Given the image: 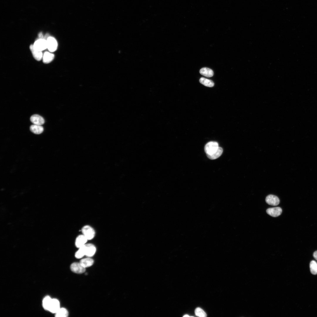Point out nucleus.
Instances as JSON below:
<instances>
[{
  "label": "nucleus",
  "mask_w": 317,
  "mask_h": 317,
  "mask_svg": "<svg viewBox=\"0 0 317 317\" xmlns=\"http://www.w3.org/2000/svg\"><path fill=\"white\" fill-rule=\"evenodd\" d=\"M52 300V299L49 296H46L44 298L43 301V306L44 309L48 311Z\"/></svg>",
  "instance_id": "18"
},
{
  "label": "nucleus",
  "mask_w": 317,
  "mask_h": 317,
  "mask_svg": "<svg viewBox=\"0 0 317 317\" xmlns=\"http://www.w3.org/2000/svg\"><path fill=\"white\" fill-rule=\"evenodd\" d=\"M195 315L200 317H205L207 315L205 312L201 308H197L195 310Z\"/></svg>",
  "instance_id": "21"
},
{
  "label": "nucleus",
  "mask_w": 317,
  "mask_h": 317,
  "mask_svg": "<svg viewBox=\"0 0 317 317\" xmlns=\"http://www.w3.org/2000/svg\"><path fill=\"white\" fill-rule=\"evenodd\" d=\"M311 273L313 274H317V263L314 260L311 261L310 264Z\"/></svg>",
  "instance_id": "20"
},
{
  "label": "nucleus",
  "mask_w": 317,
  "mask_h": 317,
  "mask_svg": "<svg viewBox=\"0 0 317 317\" xmlns=\"http://www.w3.org/2000/svg\"><path fill=\"white\" fill-rule=\"evenodd\" d=\"M31 131L33 133L36 134H39L43 131V127L41 125L33 124L30 127Z\"/></svg>",
  "instance_id": "14"
},
{
  "label": "nucleus",
  "mask_w": 317,
  "mask_h": 317,
  "mask_svg": "<svg viewBox=\"0 0 317 317\" xmlns=\"http://www.w3.org/2000/svg\"><path fill=\"white\" fill-rule=\"evenodd\" d=\"M88 240L87 238L83 234L80 235H78L75 239V245L77 248H80L87 244Z\"/></svg>",
  "instance_id": "8"
},
{
  "label": "nucleus",
  "mask_w": 317,
  "mask_h": 317,
  "mask_svg": "<svg viewBox=\"0 0 317 317\" xmlns=\"http://www.w3.org/2000/svg\"><path fill=\"white\" fill-rule=\"evenodd\" d=\"M266 202L269 205L272 206H276L280 202L279 198L276 196L273 195H269L267 196L265 199Z\"/></svg>",
  "instance_id": "7"
},
{
  "label": "nucleus",
  "mask_w": 317,
  "mask_h": 317,
  "mask_svg": "<svg viewBox=\"0 0 317 317\" xmlns=\"http://www.w3.org/2000/svg\"><path fill=\"white\" fill-rule=\"evenodd\" d=\"M31 121L34 124L41 125L45 122L44 118L38 114H34L31 116L30 118Z\"/></svg>",
  "instance_id": "11"
},
{
  "label": "nucleus",
  "mask_w": 317,
  "mask_h": 317,
  "mask_svg": "<svg viewBox=\"0 0 317 317\" xmlns=\"http://www.w3.org/2000/svg\"><path fill=\"white\" fill-rule=\"evenodd\" d=\"M70 269L72 272L77 274H82L85 271V268L83 267L80 262L72 263L70 266Z\"/></svg>",
  "instance_id": "6"
},
{
  "label": "nucleus",
  "mask_w": 317,
  "mask_h": 317,
  "mask_svg": "<svg viewBox=\"0 0 317 317\" xmlns=\"http://www.w3.org/2000/svg\"><path fill=\"white\" fill-rule=\"evenodd\" d=\"M54 57V55L53 54L46 51L43 55V62L44 63H48L53 60Z\"/></svg>",
  "instance_id": "13"
},
{
  "label": "nucleus",
  "mask_w": 317,
  "mask_h": 317,
  "mask_svg": "<svg viewBox=\"0 0 317 317\" xmlns=\"http://www.w3.org/2000/svg\"><path fill=\"white\" fill-rule=\"evenodd\" d=\"M68 311L64 308H60L55 313V316L57 317H67L68 316Z\"/></svg>",
  "instance_id": "19"
},
{
  "label": "nucleus",
  "mask_w": 317,
  "mask_h": 317,
  "mask_svg": "<svg viewBox=\"0 0 317 317\" xmlns=\"http://www.w3.org/2000/svg\"><path fill=\"white\" fill-rule=\"evenodd\" d=\"M47 48L50 52L55 51L57 49L58 43L55 38L49 36L47 40Z\"/></svg>",
  "instance_id": "5"
},
{
  "label": "nucleus",
  "mask_w": 317,
  "mask_h": 317,
  "mask_svg": "<svg viewBox=\"0 0 317 317\" xmlns=\"http://www.w3.org/2000/svg\"><path fill=\"white\" fill-rule=\"evenodd\" d=\"M34 48L38 51H42L47 48V40L43 38H39L33 45Z\"/></svg>",
  "instance_id": "3"
},
{
  "label": "nucleus",
  "mask_w": 317,
  "mask_h": 317,
  "mask_svg": "<svg viewBox=\"0 0 317 317\" xmlns=\"http://www.w3.org/2000/svg\"><path fill=\"white\" fill-rule=\"evenodd\" d=\"M313 257L317 260V251H315L313 253Z\"/></svg>",
  "instance_id": "23"
},
{
  "label": "nucleus",
  "mask_w": 317,
  "mask_h": 317,
  "mask_svg": "<svg viewBox=\"0 0 317 317\" xmlns=\"http://www.w3.org/2000/svg\"><path fill=\"white\" fill-rule=\"evenodd\" d=\"M60 308L59 301L56 299H52L48 311L52 313H55Z\"/></svg>",
  "instance_id": "10"
},
{
  "label": "nucleus",
  "mask_w": 317,
  "mask_h": 317,
  "mask_svg": "<svg viewBox=\"0 0 317 317\" xmlns=\"http://www.w3.org/2000/svg\"><path fill=\"white\" fill-rule=\"evenodd\" d=\"M29 48L33 56L36 60L40 61L43 59V55L41 51L35 50L33 48V45H31Z\"/></svg>",
  "instance_id": "12"
},
{
  "label": "nucleus",
  "mask_w": 317,
  "mask_h": 317,
  "mask_svg": "<svg viewBox=\"0 0 317 317\" xmlns=\"http://www.w3.org/2000/svg\"><path fill=\"white\" fill-rule=\"evenodd\" d=\"M267 214L270 216L274 217H277L280 215L282 212L281 208L279 207L270 208L266 210Z\"/></svg>",
  "instance_id": "9"
},
{
  "label": "nucleus",
  "mask_w": 317,
  "mask_h": 317,
  "mask_svg": "<svg viewBox=\"0 0 317 317\" xmlns=\"http://www.w3.org/2000/svg\"><path fill=\"white\" fill-rule=\"evenodd\" d=\"M38 36L40 38H43L44 37L42 33L41 32H40L39 33Z\"/></svg>",
  "instance_id": "24"
},
{
  "label": "nucleus",
  "mask_w": 317,
  "mask_h": 317,
  "mask_svg": "<svg viewBox=\"0 0 317 317\" xmlns=\"http://www.w3.org/2000/svg\"><path fill=\"white\" fill-rule=\"evenodd\" d=\"M199 82L202 84L208 87H212L214 85V82L212 80L203 77L200 78Z\"/></svg>",
  "instance_id": "17"
},
{
  "label": "nucleus",
  "mask_w": 317,
  "mask_h": 317,
  "mask_svg": "<svg viewBox=\"0 0 317 317\" xmlns=\"http://www.w3.org/2000/svg\"><path fill=\"white\" fill-rule=\"evenodd\" d=\"M83 234L87 239L90 240L93 239L95 235V230L93 228L89 225L83 226L81 229Z\"/></svg>",
  "instance_id": "2"
},
{
  "label": "nucleus",
  "mask_w": 317,
  "mask_h": 317,
  "mask_svg": "<svg viewBox=\"0 0 317 317\" xmlns=\"http://www.w3.org/2000/svg\"><path fill=\"white\" fill-rule=\"evenodd\" d=\"M85 256L88 257L93 256L95 254L96 248L95 245L91 243H87L83 246Z\"/></svg>",
  "instance_id": "4"
},
{
  "label": "nucleus",
  "mask_w": 317,
  "mask_h": 317,
  "mask_svg": "<svg viewBox=\"0 0 317 317\" xmlns=\"http://www.w3.org/2000/svg\"><path fill=\"white\" fill-rule=\"evenodd\" d=\"M204 150L208 157L210 159H217L221 156L223 152L222 149L219 146L216 141H211L207 143L204 147Z\"/></svg>",
  "instance_id": "1"
},
{
  "label": "nucleus",
  "mask_w": 317,
  "mask_h": 317,
  "mask_svg": "<svg viewBox=\"0 0 317 317\" xmlns=\"http://www.w3.org/2000/svg\"><path fill=\"white\" fill-rule=\"evenodd\" d=\"M85 255V254L83 247L79 248L75 254V256L77 259L81 258Z\"/></svg>",
  "instance_id": "22"
},
{
  "label": "nucleus",
  "mask_w": 317,
  "mask_h": 317,
  "mask_svg": "<svg viewBox=\"0 0 317 317\" xmlns=\"http://www.w3.org/2000/svg\"><path fill=\"white\" fill-rule=\"evenodd\" d=\"M80 263L84 267L86 268L92 266L94 263V260L89 257L82 259Z\"/></svg>",
  "instance_id": "16"
},
{
  "label": "nucleus",
  "mask_w": 317,
  "mask_h": 317,
  "mask_svg": "<svg viewBox=\"0 0 317 317\" xmlns=\"http://www.w3.org/2000/svg\"><path fill=\"white\" fill-rule=\"evenodd\" d=\"M200 73L205 76L207 77H211L214 74L213 72L211 69L207 68H203L200 70Z\"/></svg>",
  "instance_id": "15"
},
{
  "label": "nucleus",
  "mask_w": 317,
  "mask_h": 317,
  "mask_svg": "<svg viewBox=\"0 0 317 317\" xmlns=\"http://www.w3.org/2000/svg\"><path fill=\"white\" fill-rule=\"evenodd\" d=\"M183 317H190V316H189L188 315H187V314H186V315H184V316H183Z\"/></svg>",
  "instance_id": "25"
}]
</instances>
